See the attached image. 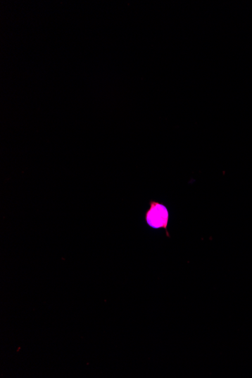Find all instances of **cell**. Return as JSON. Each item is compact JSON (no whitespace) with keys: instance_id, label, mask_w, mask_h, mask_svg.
I'll use <instances>...</instances> for the list:
<instances>
[{"instance_id":"cell-1","label":"cell","mask_w":252,"mask_h":378,"mask_svg":"<svg viewBox=\"0 0 252 378\" xmlns=\"http://www.w3.org/2000/svg\"><path fill=\"white\" fill-rule=\"evenodd\" d=\"M170 217V211L166 206L153 199L150 201L149 208L144 214L145 222L152 229H163L168 238H171L169 229H168Z\"/></svg>"}]
</instances>
